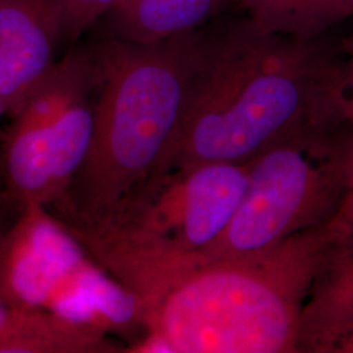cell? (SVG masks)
<instances>
[{
    "label": "cell",
    "instance_id": "5b68a950",
    "mask_svg": "<svg viewBox=\"0 0 353 353\" xmlns=\"http://www.w3.org/2000/svg\"><path fill=\"white\" fill-rule=\"evenodd\" d=\"M352 195V122L294 132L250 161L243 201L198 265L262 252L293 234L323 227Z\"/></svg>",
    "mask_w": 353,
    "mask_h": 353
},
{
    "label": "cell",
    "instance_id": "e0dca14e",
    "mask_svg": "<svg viewBox=\"0 0 353 353\" xmlns=\"http://www.w3.org/2000/svg\"><path fill=\"white\" fill-rule=\"evenodd\" d=\"M352 123H353V121H352Z\"/></svg>",
    "mask_w": 353,
    "mask_h": 353
},
{
    "label": "cell",
    "instance_id": "2e32d148",
    "mask_svg": "<svg viewBox=\"0 0 353 353\" xmlns=\"http://www.w3.org/2000/svg\"><path fill=\"white\" fill-rule=\"evenodd\" d=\"M3 115H7V114H6L4 105H3V102H1V100H0V123H1ZM1 140H3V132H1V130H0V156H1Z\"/></svg>",
    "mask_w": 353,
    "mask_h": 353
},
{
    "label": "cell",
    "instance_id": "9a60e30c",
    "mask_svg": "<svg viewBox=\"0 0 353 353\" xmlns=\"http://www.w3.org/2000/svg\"><path fill=\"white\" fill-rule=\"evenodd\" d=\"M331 353H353V328L341 336Z\"/></svg>",
    "mask_w": 353,
    "mask_h": 353
},
{
    "label": "cell",
    "instance_id": "52a82bcc",
    "mask_svg": "<svg viewBox=\"0 0 353 353\" xmlns=\"http://www.w3.org/2000/svg\"><path fill=\"white\" fill-rule=\"evenodd\" d=\"M62 42L57 0H0V100L8 117L49 76Z\"/></svg>",
    "mask_w": 353,
    "mask_h": 353
},
{
    "label": "cell",
    "instance_id": "6da1fadb",
    "mask_svg": "<svg viewBox=\"0 0 353 353\" xmlns=\"http://www.w3.org/2000/svg\"><path fill=\"white\" fill-rule=\"evenodd\" d=\"M341 51L243 20L203 34L165 168L250 163L312 127L351 123L339 100ZM164 168V169H165Z\"/></svg>",
    "mask_w": 353,
    "mask_h": 353
},
{
    "label": "cell",
    "instance_id": "4fadbf2b",
    "mask_svg": "<svg viewBox=\"0 0 353 353\" xmlns=\"http://www.w3.org/2000/svg\"><path fill=\"white\" fill-rule=\"evenodd\" d=\"M339 100L345 117L353 121V36L341 50Z\"/></svg>",
    "mask_w": 353,
    "mask_h": 353
},
{
    "label": "cell",
    "instance_id": "30bf717a",
    "mask_svg": "<svg viewBox=\"0 0 353 353\" xmlns=\"http://www.w3.org/2000/svg\"><path fill=\"white\" fill-rule=\"evenodd\" d=\"M227 0H123L109 14L113 38L154 43L198 30Z\"/></svg>",
    "mask_w": 353,
    "mask_h": 353
},
{
    "label": "cell",
    "instance_id": "ba28073f",
    "mask_svg": "<svg viewBox=\"0 0 353 353\" xmlns=\"http://www.w3.org/2000/svg\"><path fill=\"white\" fill-rule=\"evenodd\" d=\"M353 328V229L328 252L309 290L297 353H331Z\"/></svg>",
    "mask_w": 353,
    "mask_h": 353
},
{
    "label": "cell",
    "instance_id": "277c9868",
    "mask_svg": "<svg viewBox=\"0 0 353 353\" xmlns=\"http://www.w3.org/2000/svg\"><path fill=\"white\" fill-rule=\"evenodd\" d=\"M250 163L169 166L147 179L109 219L64 223L89 255L147 310L234 217Z\"/></svg>",
    "mask_w": 353,
    "mask_h": 353
},
{
    "label": "cell",
    "instance_id": "5bb4252c",
    "mask_svg": "<svg viewBox=\"0 0 353 353\" xmlns=\"http://www.w3.org/2000/svg\"><path fill=\"white\" fill-rule=\"evenodd\" d=\"M19 212L20 210L8 199L6 192L0 191V241L3 240Z\"/></svg>",
    "mask_w": 353,
    "mask_h": 353
},
{
    "label": "cell",
    "instance_id": "8992f818",
    "mask_svg": "<svg viewBox=\"0 0 353 353\" xmlns=\"http://www.w3.org/2000/svg\"><path fill=\"white\" fill-rule=\"evenodd\" d=\"M0 297L108 335L143 330L131 294L41 204L23 207L0 241Z\"/></svg>",
    "mask_w": 353,
    "mask_h": 353
},
{
    "label": "cell",
    "instance_id": "7a4b0ae2",
    "mask_svg": "<svg viewBox=\"0 0 353 353\" xmlns=\"http://www.w3.org/2000/svg\"><path fill=\"white\" fill-rule=\"evenodd\" d=\"M353 229V195L323 227L250 255L185 271L141 314L131 352L297 353L303 305L331 249Z\"/></svg>",
    "mask_w": 353,
    "mask_h": 353
},
{
    "label": "cell",
    "instance_id": "9c48e42d",
    "mask_svg": "<svg viewBox=\"0 0 353 353\" xmlns=\"http://www.w3.org/2000/svg\"><path fill=\"white\" fill-rule=\"evenodd\" d=\"M106 334L0 297V353H113Z\"/></svg>",
    "mask_w": 353,
    "mask_h": 353
},
{
    "label": "cell",
    "instance_id": "7c38bea8",
    "mask_svg": "<svg viewBox=\"0 0 353 353\" xmlns=\"http://www.w3.org/2000/svg\"><path fill=\"white\" fill-rule=\"evenodd\" d=\"M62 17L63 42H72L89 26L110 14L123 0H57Z\"/></svg>",
    "mask_w": 353,
    "mask_h": 353
},
{
    "label": "cell",
    "instance_id": "3957f363",
    "mask_svg": "<svg viewBox=\"0 0 353 353\" xmlns=\"http://www.w3.org/2000/svg\"><path fill=\"white\" fill-rule=\"evenodd\" d=\"M203 33L154 43L109 38L92 46L100 68L96 122L88 154L61 202L64 223L109 219L172 154Z\"/></svg>",
    "mask_w": 353,
    "mask_h": 353
},
{
    "label": "cell",
    "instance_id": "8fae6325",
    "mask_svg": "<svg viewBox=\"0 0 353 353\" xmlns=\"http://www.w3.org/2000/svg\"><path fill=\"white\" fill-rule=\"evenodd\" d=\"M228 1V0H227ZM262 30L314 39L353 16V0H230Z\"/></svg>",
    "mask_w": 353,
    "mask_h": 353
}]
</instances>
